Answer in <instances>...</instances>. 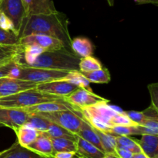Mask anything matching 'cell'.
<instances>
[{"label":"cell","mask_w":158,"mask_h":158,"mask_svg":"<svg viewBox=\"0 0 158 158\" xmlns=\"http://www.w3.org/2000/svg\"><path fill=\"white\" fill-rule=\"evenodd\" d=\"M101 68V63L97 58L92 56L80 58V63H79V69L81 72H90V71L100 69Z\"/></svg>","instance_id":"d6a6232c"},{"label":"cell","mask_w":158,"mask_h":158,"mask_svg":"<svg viewBox=\"0 0 158 158\" xmlns=\"http://www.w3.org/2000/svg\"><path fill=\"white\" fill-rule=\"evenodd\" d=\"M45 133L50 138H66L76 141L75 134L54 122H51L50 125Z\"/></svg>","instance_id":"4316f807"},{"label":"cell","mask_w":158,"mask_h":158,"mask_svg":"<svg viewBox=\"0 0 158 158\" xmlns=\"http://www.w3.org/2000/svg\"><path fill=\"white\" fill-rule=\"evenodd\" d=\"M106 133H110L115 136H133V135H141L137 125H114Z\"/></svg>","instance_id":"4dcf8cb0"},{"label":"cell","mask_w":158,"mask_h":158,"mask_svg":"<svg viewBox=\"0 0 158 158\" xmlns=\"http://www.w3.org/2000/svg\"><path fill=\"white\" fill-rule=\"evenodd\" d=\"M138 4H145V3H152L157 6L158 0H134Z\"/></svg>","instance_id":"60d3db41"},{"label":"cell","mask_w":158,"mask_h":158,"mask_svg":"<svg viewBox=\"0 0 158 158\" xmlns=\"http://www.w3.org/2000/svg\"><path fill=\"white\" fill-rule=\"evenodd\" d=\"M70 49L80 58H83L94 54V46L86 37H76L71 41Z\"/></svg>","instance_id":"ac0fdd59"},{"label":"cell","mask_w":158,"mask_h":158,"mask_svg":"<svg viewBox=\"0 0 158 158\" xmlns=\"http://www.w3.org/2000/svg\"><path fill=\"white\" fill-rule=\"evenodd\" d=\"M36 113L46 118L52 122L57 124L77 135L81 127L82 114L81 112H75L72 110H60L52 112H31Z\"/></svg>","instance_id":"8992f818"},{"label":"cell","mask_w":158,"mask_h":158,"mask_svg":"<svg viewBox=\"0 0 158 158\" xmlns=\"http://www.w3.org/2000/svg\"><path fill=\"white\" fill-rule=\"evenodd\" d=\"M132 158H150L148 155L145 154L143 152H140V153H134Z\"/></svg>","instance_id":"b9f144b4"},{"label":"cell","mask_w":158,"mask_h":158,"mask_svg":"<svg viewBox=\"0 0 158 158\" xmlns=\"http://www.w3.org/2000/svg\"><path fill=\"white\" fill-rule=\"evenodd\" d=\"M53 152H77V143L75 140L66 138H51Z\"/></svg>","instance_id":"cb8c5ba5"},{"label":"cell","mask_w":158,"mask_h":158,"mask_svg":"<svg viewBox=\"0 0 158 158\" xmlns=\"http://www.w3.org/2000/svg\"><path fill=\"white\" fill-rule=\"evenodd\" d=\"M23 53L17 57L0 62V78L9 77L12 70L22 64Z\"/></svg>","instance_id":"83f0119b"},{"label":"cell","mask_w":158,"mask_h":158,"mask_svg":"<svg viewBox=\"0 0 158 158\" xmlns=\"http://www.w3.org/2000/svg\"><path fill=\"white\" fill-rule=\"evenodd\" d=\"M2 126H3V125H2V124H0V127H2Z\"/></svg>","instance_id":"f6af8a7d"},{"label":"cell","mask_w":158,"mask_h":158,"mask_svg":"<svg viewBox=\"0 0 158 158\" xmlns=\"http://www.w3.org/2000/svg\"><path fill=\"white\" fill-rule=\"evenodd\" d=\"M38 84L13 77L0 78V94L2 97L12 95L26 90L36 88Z\"/></svg>","instance_id":"7c38bea8"},{"label":"cell","mask_w":158,"mask_h":158,"mask_svg":"<svg viewBox=\"0 0 158 158\" xmlns=\"http://www.w3.org/2000/svg\"><path fill=\"white\" fill-rule=\"evenodd\" d=\"M77 136H80L82 139L90 143L91 144H93L98 149H100V150L104 152L103 150V147H102L101 143H100V137H99L96 129L83 116H82L81 127H80V131L77 133Z\"/></svg>","instance_id":"d6986e66"},{"label":"cell","mask_w":158,"mask_h":158,"mask_svg":"<svg viewBox=\"0 0 158 158\" xmlns=\"http://www.w3.org/2000/svg\"><path fill=\"white\" fill-rule=\"evenodd\" d=\"M140 134L158 136V117L146 118L142 125H137Z\"/></svg>","instance_id":"1f68e13d"},{"label":"cell","mask_w":158,"mask_h":158,"mask_svg":"<svg viewBox=\"0 0 158 158\" xmlns=\"http://www.w3.org/2000/svg\"><path fill=\"white\" fill-rule=\"evenodd\" d=\"M69 72V71H68L34 68L27 65L20 64L18 68V73L15 78L40 84L63 79Z\"/></svg>","instance_id":"5b68a950"},{"label":"cell","mask_w":158,"mask_h":158,"mask_svg":"<svg viewBox=\"0 0 158 158\" xmlns=\"http://www.w3.org/2000/svg\"><path fill=\"white\" fill-rule=\"evenodd\" d=\"M68 26L69 21L66 15L58 11L49 14L29 15L22 23L19 37L20 39L33 33L46 34L61 40L66 48L70 49L72 39Z\"/></svg>","instance_id":"6da1fadb"},{"label":"cell","mask_w":158,"mask_h":158,"mask_svg":"<svg viewBox=\"0 0 158 158\" xmlns=\"http://www.w3.org/2000/svg\"><path fill=\"white\" fill-rule=\"evenodd\" d=\"M90 83L106 84L110 81V74L106 68L102 67L100 69L90 72H81Z\"/></svg>","instance_id":"603a6c76"},{"label":"cell","mask_w":158,"mask_h":158,"mask_svg":"<svg viewBox=\"0 0 158 158\" xmlns=\"http://www.w3.org/2000/svg\"><path fill=\"white\" fill-rule=\"evenodd\" d=\"M2 151H0V155L2 154Z\"/></svg>","instance_id":"bcb514c9"},{"label":"cell","mask_w":158,"mask_h":158,"mask_svg":"<svg viewBox=\"0 0 158 158\" xmlns=\"http://www.w3.org/2000/svg\"><path fill=\"white\" fill-rule=\"evenodd\" d=\"M29 116L24 108L0 107V124L13 130L24 125Z\"/></svg>","instance_id":"30bf717a"},{"label":"cell","mask_w":158,"mask_h":158,"mask_svg":"<svg viewBox=\"0 0 158 158\" xmlns=\"http://www.w3.org/2000/svg\"><path fill=\"white\" fill-rule=\"evenodd\" d=\"M78 88V86L69 83L63 79L40 83L36 86V89L39 91L61 98H65L69 95Z\"/></svg>","instance_id":"8fae6325"},{"label":"cell","mask_w":158,"mask_h":158,"mask_svg":"<svg viewBox=\"0 0 158 158\" xmlns=\"http://www.w3.org/2000/svg\"><path fill=\"white\" fill-rule=\"evenodd\" d=\"M80 57L70 49L63 47L55 50L44 51L29 66L61 71H80Z\"/></svg>","instance_id":"7a4b0ae2"},{"label":"cell","mask_w":158,"mask_h":158,"mask_svg":"<svg viewBox=\"0 0 158 158\" xmlns=\"http://www.w3.org/2000/svg\"><path fill=\"white\" fill-rule=\"evenodd\" d=\"M19 42V37L15 31L5 29L0 26V45H17Z\"/></svg>","instance_id":"836d02e7"},{"label":"cell","mask_w":158,"mask_h":158,"mask_svg":"<svg viewBox=\"0 0 158 158\" xmlns=\"http://www.w3.org/2000/svg\"><path fill=\"white\" fill-rule=\"evenodd\" d=\"M116 154L118 158H132L134 153L126 149L120 148V147H116Z\"/></svg>","instance_id":"74e56055"},{"label":"cell","mask_w":158,"mask_h":158,"mask_svg":"<svg viewBox=\"0 0 158 158\" xmlns=\"http://www.w3.org/2000/svg\"><path fill=\"white\" fill-rule=\"evenodd\" d=\"M19 44L22 46L36 45L46 50H55L66 47L61 40L51 36L41 33H33L19 39Z\"/></svg>","instance_id":"9c48e42d"},{"label":"cell","mask_w":158,"mask_h":158,"mask_svg":"<svg viewBox=\"0 0 158 158\" xmlns=\"http://www.w3.org/2000/svg\"><path fill=\"white\" fill-rule=\"evenodd\" d=\"M14 131L16 134L17 142L20 145L25 147H27L28 146L32 143L36 139L40 133L32 127L26 125V124L21 125Z\"/></svg>","instance_id":"ffe728a7"},{"label":"cell","mask_w":158,"mask_h":158,"mask_svg":"<svg viewBox=\"0 0 158 158\" xmlns=\"http://www.w3.org/2000/svg\"><path fill=\"white\" fill-rule=\"evenodd\" d=\"M0 158H46L37 154L15 141L9 148L2 150Z\"/></svg>","instance_id":"e0dca14e"},{"label":"cell","mask_w":158,"mask_h":158,"mask_svg":"<svg viewBox=\"0 0 158 158\" xmlns=\"http://www.w3.org/2000/svg\"><path fill=\"white\" fill-rule=\"evenodd\" d=\"M154 158H158V156H156V157H154Z\"/></svg>","instance_id":"7dc6e473"},{"label":"cell","mask_w":158,"mask_h":158,"mask_svg":"<svg viewBox=\"0 0 158 158\" xmlns=\"http://www.w3.org/2000/svg\"><path fill=\"white\" fill-rule=\"evenodd\" d=\"M109 102H100L97 105L80 110L83 117L94 129L108 132L113 127L111 119L117 112L114 111Z\"/></svg>","instance_id":"277c9868"},{"label":"cell","mask_w":158,"mask_h":158,"mask_svg":"<svg viewBox=\"0 0 158 158\" xmlns=\"http://www.w3.org/2000/svg\"><path fill=\"white\" fill-rule=\"evenodd\" d=\"M124 113L127 115V116L132 121V122H134V125H142V123L144 122L145 119L147 118L142 112L124 111Z\"/></svg>","instance_id":"d590c367"},{"label":"cell","mask_w":158,"mask_h":158,"mask_svg":"<svg viewBox=\"0 0 158 158\" xmlns=\"http://www.w3.org/2000/svg\"><path fill=\"white\" fill-rule=\"evenodd\" d=\"M66 102L72 105L78 110L97 105L100 102H110L108 99L94 94L93 91H88L84 88H79L69 95L63 98Z\"/></svg>","instance_id":"52a82bcc"},{"label":"cell","mask_w":158,"mask_h":158,"mask_svg":"<svg viewBox=\"0 0 158 158\" xmlns=\"http://www.w3.org/2000/svg\"><path fill=\"white\" fill-rule=\"evenodd\" d=\"M28 112H52L60 111V110H72L75 112H80V110L74 108L72 105L68 103L67 102L63 99L52 102H43V103L38 104L29 108H24Z\"/></svg>","instance_id":"5bb4252c"},{"label":"cell","mask_w":158,"mask_h":158,"mask_svg":"<svg viewBox=\"0 0 158 158\" xmlns=\"http://www.w3.org/2000/svg\"><path fill=\"white\" fill-rule=\"evenodd\" d=\"M141 151L150 158L158 156V136L155 135H141L140 140H137Z\"/></svg>","instance_id":"44dd1931"},{"label":"cell","mask_w":158,"mask_h":158,"mask_svg":"<svg viewBox=\"0 0 158 158\" xmlns=\"http://www.w3.org/2000/svg\"><path fill=\"white\" fill-rule=\"evenodd\" d=\"M0 12L11 20L19 34L22 23L26 17L22 0H0Z\"/></svg>","instance_id":"ba28073f"},{"label":"cell","mask_w":158,"mask_h":158,"mask_svg":"<svg viewBox=\"0 0 158 158\" xmlns=\"http://www.w3.org/2000/svg\"><path fill=\"white\" fill-rule=\"evenodd\" d=\"M100 137V143H101L102 147L106 154L114 155L117 156L116 154V147H117V141H116V136L106 133V132L101 131L95 129Z\"/></svg>","instance_id":"7402d4cb"},{"label":"cell","mask_w":158,"mask_h":158,"mask_svg":"<svg viewBox=\"0 0 158 158\" xmlns=\"http://www.w3.org/2000/svg\"><path fill=\"white\" fill-rule=\"evenodd\" d=\"M106 1H107L108 4H109L110 6H114V0H106Z\"/></svg>","instance_id":"ee69618b"},{"label":"cell","mask_w":158,"mask_h":158,"mask_svg":"<svg viewBox=\"0 0 158 158\" xmlns=\"http://www.w3.org/2000/svg\"><path fill=\"white\" fill-rule=\"evenodd\" d=\"M104 158H118L117 156H114V155H110V154H106L105 155Z\"/></svg>","instance_id":"7bdbcfd3"},{"label":"cell","mask_w":158,"mask_h":158,"mask_svg":"<svg viewBox=\"0 0 158 158\" xmlns=\"http://www.w3.org/2000/svg\"><path fill=\"white\" fill-rule=\"evenodd\" d=\"M23 52L22 45H0V62L13 58Z\"/></svg>","instance_id":"f546056e"},{"label":"cell","mask_w":158,"mask_h":158,"mask_svg":"<svg viewBox=\"0 0 158 158\" xmlns=\"http://www.w3.org/2000/svg\"><path fill=\"white\" fill-rule=\"evenodd\" d=\"M27 148L43 157L52 158L54 155L51 138L45 132H40L36 139Z\"/></svg>","instance_id":"9a60e30c"},{"label":"cell","mask_w":158,"mask_h":158,"mask_svg":"<svg viewBox=\"0 0 158 158\" xmlns=\"http://www.w3.org/2000/svg\"><path fill=\"white\" fill-rule=\"evenodd\" d=\"M51 122V121L40 115L36 113H29V117L25 124L32 127L39 132H46Z\"/></svg>","instance_id":"d4e9b609"},{"label":"cell","mask_w":158,"mask_h":158,"mask_svg":"<svg viewBox=\"0 0 158 158\" xmlns=\"http://www.w3.org/2000/svg\"><path fill=\"white\" fill-rule=\"evenodd\" d=\"M142 112L144 114V116L147 118H151V117H158V109L157 108H154L152 105L150 107H148L147 109L143 111Z\"/></svg>","instance_id":"f35d334b"},{"label":"cell","mask_w":158,"mask_h":158,"mask_svg":"<svg viewBox=\"0 0 158 158\" xmlns=\"http://www.w3.org/2000/svg\"><path fill=\"white\" fill-rule=\"evenodd\" d=\"M26 16L56 12L54 0H22Z\"/></svg>","instance_id":"4fadbf2b"},{"label":"cell","mask_w":158,"mask_h":158,"mask_svg":"<svg viewBox=\"0 0 158 158\" xmlns=\"http://www.w3.org/2000/svg\"><path fill=\"white\" fill-rule=\"evenodd\" d=\"M116 141H117V147L126 149V150L132 152L133 153L142 152L137 140L132 139L129 136H116Z\"/></svg>","instance_id":"f1b7e54d"},{"label":"cell","mask_w":158,"mask_h":158,"mask_svg":"<svg viewBox=\"0 0 158 158\" xmlns=\"http://www.w3.org/2000/svg\"><path fill=\"white\" fill-rule=\"evenodd\" d=\"M150 94L151 98V105L158 109V84H151L148 85Z\"/></svg>","instance_id":"8d00e7d4"},{"label":"cell","mask_w":158,"mask_h":158,"mask_svg":"<svg viewBox=\"0 0 158 158\" xmlns=\"http://www.w3.org/2000/svg\"><path fill=\"white\" fill-rule=\"evenodd\" d=\"M63 80L77 85L79 88H84L88 91H93L90 88V82L83 76L80 71H71L68 73L67 75L63 78Z\"/></svg>","instance_id":"484cf974"},{"label":"cell","mask_w":158,"mask_h":158,"mask_svg":"<svg viewBox=\"0 0 158 158\" xmlns=\"http://www.w3.org/2000/svg\"><path fill=\"white\" fill-rule=\"evenodd\" d=\"M63 99V98L43 92L36 88L26 90L12 95L0 98V107L26 108L43 102Z\"/></svg>","instance_id":"3957f363"},{"label":"cell","mask_w":158,"mask_h":158,"mask_svg":"<svg viewBox=\"0 0 158 158\" xmlns=\"http://www.w3.org/2000/svg\"><path fill=\"white\" fill-rule=\"evenodd\" d=\"M77 152L76 156L78 158H104L106 153L90 143L76 135Z\"/></svg>","instance_id":"2e32d148"},{"label":"cell","mask_w":158,"mask_h":158,"mask_svg":"<svg viewBox=\"0 0 158 158\" xmlns=\"http://www.w3.org/2000/svg\"><path fill=\"white\" fill-rule=\"evenodd\" d=\"M2 97V96H1V94H0V98H1Z\"/></svg>","instance_id":"c3c4849f"},{"label":"cell","mask_w":158,"mask_h":158,"mask_svg":"<svg viewBox=\"0 0 158 158\" xmlns=\"http://www.w3.org/2000/svg\"><path fill=\"white\" fill-rule=\"evenodd\" d=\"M75 152H58L54 153L52 158H75Z\"/></svg>","instance_id":"ab89813d"},{"label":"cell","mask_w":158,"mask_h":158,"mask_svg":"<svg viewBox=\"0 0 158 158\" xmlns=\"http://www.w3.org/2000/svg\"><path fill=\"white\" fill-rule=\"evenodd\" d=\"M111 124L114 125H133L134 122L127 116L124 111L121 113H117L111 119Z\"/></svg>","instance_id":"e575fe53"}]
</instances>
